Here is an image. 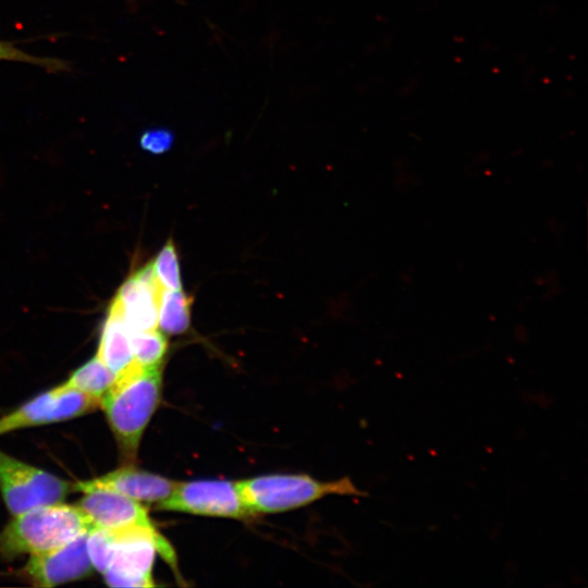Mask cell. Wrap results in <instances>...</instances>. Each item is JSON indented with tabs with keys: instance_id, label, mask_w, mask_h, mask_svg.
Segmentation results:
<instances>
[{
	"instance_id": "obj_1",
	"label": "cell",
	"mask_w": 588,
	"mask_h": 588,
	"mask_svg": "<svg viewBox=\"0 0 588 588\" xmlns=\"http://www.w3.org/2000/svg\"><path fill=\"white\" fill-rule=\"evenodd\" d=\"M162 370L136 363L115 377L99 406L117 441L122 461L133 464L146 427L159 406Z\"/></svg>"
},
{
	"instance_id": "obj_2",
	"label": "cell",
	"mask_w": 588,
	"mask_h": 588,
	"mask_svg": "<svg viewBox=\"0 0 588 588\" xmlns=\"http://www.w3.org/2000/svg\"><path fill=\"white\" fill-rule=\"evenodd\" d=\"M94 528L77 506L62 502L39 506L13 518L0 531V556L39 554L59 548Z\"/></svg>"
},
{
	"instance_id": "obj_3",
	"label": "cell",
	"mask_w": 588,
	"mask_h": 588,
	"mask_svg": "<svg viewBox=\"0 0 588 588\" xmlns=\"http://www.w3.org/2000/svg\"><path fill=\"white\" fill-rule=\"evenodd\" d=\"M237 485L254 515L289 511L328 494H360L348 478L323 482L307 475H266L237 481Z\"/></svg>"
},
{
	"instance_id": "obj_4",
	"label": "cell",
	"mask_w": 588,
	"mask_h": 588,
	"mask_svg": "<svg viewBox=\"0 0 588 588\" xmlns=\"http://www.w3.org/2000/svg\"><path fill=\"white\" fill-rule=\"evenodd\" d=\"M113 554L109 567L102 573L110 587H151L156 553L176 572V559L170 543L155 527H125L110 529Z\"/></svg>"
},
{
	"instance_id": "obj_5",
	"label": "cell",
	"mask_w": 588,
	"mask_h": 588,
	"mask_svg": "<svg viewBox=\"0 0 588 588\" xmlns=\"http://www.w3.org/2000/svg\"><path fill=\"white\" fill-rule=\"evenodd\" d=\"M74 483L0 450V493L12 516L62 502Z\"/></svg>"
},
{
	"instance_id": "obj_6",
	"label": "cell",
	"mask_w": 588,
	"mask_h": 588,
	"mask_svg": "<svg viewBox=\"0 0 588 588\" xmlns=\"http://www.w3.org/2000/svg\"><path fill=\"white\" fill-rule=\"evenodd\" d=\"M100 401L63 383L0 417V436L19 429L70 420L99 407Z\"/></svg>"
},
{
	"instance_id": "obj_7",
	"label": "cell",
	"mask_w": 588,
	"mask_h": 588,
	"mask_svg": "<svg viewBox=\"0 0 588 588\" xmlns=\"http://www.w3.org/2000/svg\"><path fill=\"white\" fill-rule=\"evenodd\" d=\"M156 507L208 516H254L243 500L237 481L217 479L177 482L172 494Z\"/></svg>"
},
{
	"instance_id": "obj_8",
	"label": "cell",
	"mask_w": 588,
	"mask_h": 588,
	"mask_svg": "<svg viewBox=\"0 0 588 588\" xmlns=\"http://www.w3.org/2000/svg\"><path fill=\"white\" fill-rule=\"evenodd\" d=\"M87 532L53 550L30 555L23 575L37 587H54L86 578L94 567L87 547Z\"/></svg>"
},
{
	"instance_id": "obj_9",
	"label": "cell",
	"mask_w": 588,
	"mask_h": 588,
	"mask_svg": "<svg viewBox=\"0 0 588 588\" xmlns=\"http://www.w3.org/2000/svg\"><path fill=\"white\" fill-rule=\"evenodd\" d=\"M161 290L151 262L135 270L120 286L111 304L119 310L130 332L156 329Z\"/></svg>"
},
{
	"instance_id": "obj_10",
	"label": "cell",
	"mask_w": 588,
	"mask_h": 588,
	"mask_svg": "<svg viewBox=\"0 0 588 588\" xmlns=\"http://www.w3.org/2000/svg\"><path fill=\"white\" fill-rule=\"evenodd\" d=\"M176 483V481L139 469L132 464H125L102 476L75 482L74 491L84 492L95 488L109 489L140 503H156L157 506L172 494Z\"/></svg>"
},
{
	"instance_id": "obj_11",
	"label": "cell",
	"mask_w": 588,
	"mask_h": 588,
	"mask_svg": "<svg viewBox=\"0 0 588 588\" xmlns=\"http://www.w3.org/2000/svg\"><path fill=\"white\" fill-rule=\"evenodd\" d=\"M76 504L94 527L118 529L155 527L147 509L138 501L109 489H89Z\"/></svg>"
},
{
	"instance_id": "obj_12",
	"label": "cell",
	"mask_w": 588,
	"mask_h": 588,
	"mask_svg": "<svg viewBox=\"0 0 588 588\" xmlns=\"http://www.w3.org/2000/svg\"><path fill=\"white\" fill-rule=\"evenodd\" d=\"M96 356L117 376L134 362L131 332L119 310L110 304Z\"/></svg>"
},
{
	"instance_id": "obj_13",
	"label": "cell",
	"mask_w": 588,
	"mask_h": 588,
	"mask_svg": "<svg viewBox=\"0 0 588 588\" xmlns=\"http://www.w3.org/2000/svg\"><path fill=\"white\" fill-rule=\"evenodd\" d=\"M193 297L181 290H161L158 322L163 333L179 335L191 326Z\"/></svg>"
},
{
	"instance_id": "obj_14",
	"label": "cell",
	"mask_w": 588,
	"mask_h": 588,
	"mask_svg": "<svg viewBox=\"0 0 588 588\" xmlns=\"http://www.w3.org/2000/svg\"><path fill=\"white\" fill-rule=\"evenodd\" d=\"M117 375L97 356L76 368L63 382L68 388L78 390L100 401L114 382Z\"/></svg>"
},
{
	"instance_id": "obj_15",
	"label": "cell",
	"mask_w": 588,
	"mask_h": 588,
	"mask_svg": "<svg viewBox=\"0 0 588 588\" xmlns=\"http://www.w3.org/2000/svg\"><path fill=\"white\" fill-rule=\"evenodd\" d=\"M131 345L134 362L144 368L160 367L169 346L164 333L156 329L131 332Z\"/></svg>"
},
{
	"instance_id": "obj_16",
	"label": "cell",
	"mask_w": 588,
	"mask_h": 588,
	"mask_svg": "<svg viewBox=\"0 0 588 588\" xmlns=\"http://www.w3.org/2000/svg\"><path fill=\"white\" fill-rule=\"evenodd\" d=\"M151 264L156 279L162 289H182L179 257L172 238L167 241Z\"/></svg>"
},
{
	"instance_id": "obj_17",
	"label": "cell",
	"mask_w": 588,
	"mask_h": 588,
	"mask_svg": "<svg viewBox=\"0 0 588 588\" xmlns=\"http://www.w3.org/2000/svg\"><path fill=\"white\" fill-rule=\"evenodd\" d=\"M113 537L110 529L94 527L87 532L86 547L95 571L103 573L113 554Z\"/></svg>"
},
{
	"instance_id": "obj_18",
	"label": "cell",
	"mask_w": 588,
	"mask_h": 588,
	"mask_svg": "<svg viewBox=\"0 0 588 588\" xmlns=\"http://www.w3.org/2000/svg\"><path fill=\"white\" fill-rule=\"evenodd\" d=\"M0 61L30 63L49 72H59L68 69V64L63 60L29 54L14 45L2 40H0Z\"/></svg>"
},
{
	"instance_id": "obj_19",
	"label": "cell",
	"mask_w": 588,
	"mask_h": 588,
	"mask_svg": "<svg viewBox=\"0 0 588 588\" xmlns=\"http://www.w3.org/2000/svg\"><path fill=\"white\" fill-rule=\"evenodd\" d=\"M174 143V134L167 127H151L142 133L139 146L143 150L161 155L169 151Z\"/></svg>"
}]
</instances>
